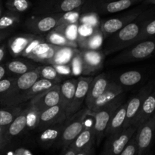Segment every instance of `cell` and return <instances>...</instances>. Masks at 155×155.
<instances>
[{"instance_id":"cell-33","label":"cell","mask_w":155,"mask_h":155,"mask_svg":"<svg viewBox=\"0 0 155 155\" xmlns=\"http://www.w3.org/2000/svg\"><path fill=\"white\" fill-rule=\"evenodd\" d=\"M143 78V75L139 71H129L118 76L116 83L121 86H133L140 83Z\"/></svg>"},{"instance_id":"cell-9","label":"cell","mask_w":155,"mask_h":155,"mask_svg":"<svg viewBox=\"0 0 155 155\" xmlns=\"http://www.w3.org/2000/svg\"><path fill=\"white\" fill-rule=\"evenodd\" d=\"M61 14H50L32 16L25 21V27L35 35L47 34L57 27Z\"/></svg>"},{"instance_id":"cell-36","label":"cell","mask_w":155,"mask_h":155,"mask_svg":"<svg viewBox=\"0 0 155 155\" xmlns=\"http://www.w3.org/2000/svg\"><path fill=\"white\" fill-rule=\"evenodd\" d=\"M27 117H26V130H33L37 128L39 116L41 112L33 106L29 105L27 107Z\"/></svg>"},{"instance_id":"cell-7","label":"cell","mask_w":155,"mask_h":155,"mask_svg":"<svg viewBox=\"0 0 155 155\" xmlns=\"http://www.w3.org/2000/svg\"><path fill=\"white\" fill-rule=\"evenodd\" d=\"M137 127L131 126L122 131L107 136V140L100 155H119L134 136Z\"/></svg>"},{"instance_id":"cell-12","label":"cell","mask_w":155,"mask_h":155,"mask_svg":"<svg viewBox=\"0 0 155 155\" xmlns=\"http://www.w3.org/2000/svg\"><path fill=\"white\" fill-rule=\"evenodd\" d=\"M135 136L138 145V155H145L149 151L155 136V113L138 127Z\"/></svg>"},{"instance_id":"cell-20","label":"cell","mask_w":155,"mask_h":155,"mask_svg":"<svg viewBox=\"0 0 155 155\" xmlns=\"http://www.w3.org/2000/svg\"><path fill=\"white\" fill-rule=\"evenodd\" d=\"M124 92V89L123 86L117 83L116 82L110 81L105 90L103 93L95 100L93 105L92 106L89 112H95L99 110L103 106L106 105L109 102L114 100L118 96Z\"/></svg>"},{"instance_id":"cell-35","label":"cell","mask_w":155,"mask_h":155,"mask_svg":"<svg viewBox=\"0 0 155 155\" xmlns=\"http://www.w3.org/2000/svg\"><path fill=\"white\" fill-rule=\"evenodd\" d=\"M22 110L23 108L20 105L5 107V108L0 109V126L8 127Z\"/></svg>"},{"instance_id":"cell-55","label":"cell","mask_w":155,"mask_h":155,"mask_svg":"<svg viewBox=\"0 0 155 155\" xmlns=\"http://www.w3.org/2000/svg\"><path fill=\"white\" fill-rule=\"evenodd\" d=\"M89 155H95V148H94V147L92 148V150H91Z\"/></svg>"},{"instance_id":"cell-32","label":"cell","mask_w":155,"mask_h":155,"mask_svg":"<svg viewBox=\"0 0 155 155\" xmlns=\"http://www.w3.org/2000/svg\"><path fill=\"white\" fill-rule=\"evenodd\" d=\"M21 15L17 12L7 11L0 17V31H10L20 24Z\"/></svg>"},{"instance_id":"cell-26","label":"cell","mask_w":155,"mask_h":155,"mask_svg":"<svg viewBox=\"0 0 155 155\" xmlns=\"http://www.w3.org/2000/svg\"><path fill=\"white\" fill-rule=\"evenodd\" d=\"M126 110H127V101L123 103L114 114L106 129V137L124 130V125L126 120Z\"/></svg>"},{"instance_id":"cell-30","label":"cell","mask_w":155,"mask_h":155,"mask_svg":"<svg viewBox=\"0 0 155 155\" xmlns=\"http://www.w3.org/2000/svg\"><path fill=\"white\" fill-rule=\"evenodd\" d=\"M78 50L79 48L60 46L54 54V57L50 60L48 64L69 65L73 57Z\"/></svg>"},{"instance_id":"cell-41","label":"cell","mask_w":155,"mask_h":155,"mask_svg":"<svg viewBox=\"0 0 155 155\" xmlns=\"http://www.w3.org/2000/svg\"><path fill=\"white\" fill-rule=\"evenodd\" d=\"M99 16L98 14L93 12H85L81 14L79 19V24H86L90 27L98 28L100 25Z\"/></svg>"},{"instance_id":"cell-59","label":"cell","mask_w":155,"mask_h":155,"mask_svg":"<svg viewBox=\"0 0 155 155\" xmlns=\"http://www.w3.org/2000/svg\"><path fill=\"white\" fill-rule=\"evenodd\" d=\"M105 1H107V0H105Z\"/></svg>"},{"instance_id":"cell-27","label":"cell","mask_w":155,"mask_h":155,"mask_svg":"<svg viewBox=\"0 0 155 155\" xmlns=\"http://www.w3.org/2000/svg\"><path fill=\"white\" fill-rule=\"evenodd\" d=\"M77 79L71 78L64 80L59 84L60 86V104L66 110L71 105L77 87Z\"/></svg>"},{"instance_id":"cell-40","label":"cell","mask_w":155,"mask_h":155,"mask_svg":"<svg viewBox=\"0 0 155 155\" xmlns=\"http://www.w3.org/2000/svg\"><path fill=\"white\" fill-rule=\"evenodd\" d=\"M83 12V6H82L81 8H79L76 9V10L62 13L60 19H59L58 26L61 25V24H70L79 23V19H80V15H81Z\"/></svg>"},{"instance_id":"cell-13","label":"cell","mask_w":155,"mask_h":155,"mask_svg":"<svg viewBox=\"0 0 155 155\" xmlns=\"http://www.w3.org/2000/svg\"><path fill=\"white\" fill-rule=\"evenodd\" d=\"M141 13H142L141 9H135L131 12H127L122 16H118L117 18H110L101 21L99 29L102 33L104 39H107L114 33L122 29L124 26L134 21Z\"/></svg>"},{"instance_id":"cell-25","label":"cell","mask_w":155,"mask_h":155,"mask_svg":"<svg viewBox=\"0 0 155 155\" xmlns=\"http://www.w3.org/2000/svg\"><path fill=\"white\" fill-rule=\"evenodd\" d=\"M56 84H60V83H57L55 82L45 80V79L39 78L28 90L24 92V95L20 98L19 104H21L22 103L26 102V101H29L36 95H39V94L42 93V92L52 88Z\"/></svg>"},{"instance_id":"cell-2","label":"cell","mask_w":155,"mask_h":155,"mask_svg":"<svg viewBox=\"0 0 155 155\" xmlns=\"http://www.w3.org/2000/svg\"><path fill=\"white\" fill-rule=\"evenodd\" d=\"M39 79V76L36 68L16 77L11 89L0 96V104L5 107L19 106V101L21 96Z\"/></svg>"},{"instance_id":"cell-58","label":"cell","mask_w":155,"mask_h":155,"mask_svg":"<svg viewBox=\"0 0 155 155\" xmlns=\"http://www.w3.org/2000/svg\"><path fill=\"white\" fill-rule=\"evenodd\" d=\"M0 2H1V0H0Z\"/></svg>"},{"instance_id":"cell-42","label":"cell","mask_w":155,"mask_h":155,"mask_svg":"<svg viewBox=\"0 0 155 155\" xmlns=\"http://www.w3.org/2000/svg\"><path fill=\"white\" fill-rule=\"evenodd\" d=\"M69 65L71 68L73 77H77V76L82 75V63L81 57H80V48L77 51V52L74 54Z\"/></svg>"},{"instance_id":"cell-18","label":"cell","mask_w":155,"mask_h":155,"mask_svg":"<svg viewBox=\"0 0 155 155\" xmlns=\"http://www.w3.org/2000/svg\"><path fill=\"white\" fill-rule=\"evenodd\" d=\"M64 125L65 122L61 123L40 130L37 137V142L39 145L45 148H48L57 145L61 139Z\"/></svg>"},{"instance_id":"cell-21","label":"cell","mask_w":155,"mask_h":155,"mask_svg":"<svg viewBox=\"0 0 155 155\" xmlns=\"http://www.w3.org/2000/svg\"><path fill=\"white\" fill-rule=\"evenodd\" d=\"M95 144V136L94 132L93 124L89 126H85L83 131L78 135L74 142L69 147L75 150L76 151H83L87 148L94 147Z\"/></svg>"},{"instance_id":"cell-16","label":"cell","mask_w":155,"mask_h":155,"mask_svg":"<svg viewBox=\"0 0 155 155\" xmlns=\"http://www.w3.org/2000/svg\"><path fill=\"white\" fill-rule=\"evenodd\" d=\"M66 120V110L60 104H57L41 112L36 129L40 131L50 126L65 122Z\"/></svg>"},{"instance_id":"cell-43","label":"cell","mask_w":155,"mask_h":155,"mask_svg":"<svg viewBox=\"0 0 155 155\" xmlns=\"http://www.w3.org/2000/svg\"><path fill=\"white\" fill-rule=\"evenodd\" d=\"M119 155H138V145L135 134Z\"/></svg>"},{"instance_id":"cell-54","label":"cell","mask_w":155,"mask_h":155,"mask_svg":"<svg viewBox=\"0 0 155 155\" xmlns=\"http://www.w3.org/2000/svg\"><path fill=\"white\" fill-rule=\"evenodd\" d=\"M2 11H3V6L2 5V3L0 2V17H1V15H2Z\"/></svg>"},{"instance_id":"cell-4","label":"cell","mask_w":155,"mask_h":155,"mask_svg":"<svg viewBox=\"0 0 155 155\" xmlns=\"http://www.w3.org/2000/svg\"><path fill=\"white\" fill-rule=\"evenodd\" d=\"M155 55V38L134 44L124 49L120 54L112 58L114 64H123L139 61Z\"/></svg>"},{"instance_id":"cell-1","label":"cell","mask_w":155,"mask_h":155,"mask_svg":"<svg viewBox=\"0 0 155 155\" xmlns=\"http://www.w3.org/2000/svg\"><path fill=\"white\" fill-rule=\"evenodd\" d=\"M151 19L148 13H141L134 21L124 26L112 36L107 38L104 48L105 54H110L122 51L134 44L145 23Z\"/></svg>"},{"instance_id":"cell-52","label":"cell","mask_w":155,"mask_h":155,"mask_svg":"<svg viewBox=\"0 0 155 155\" xmlns=\"http://www.w3.org/2000/svg\"><path fill=\"white\" fill-rule=\"evenodd\" d=\"M6 130H7V127H2V126H0V135L5 134Z\"/></svg>"},{"instance_id":"cell-29","label":"cell","mask_w":155,"mask_h":155,"mask_svg":"<svg viewBox=\"0 0 155 155\" xmlns=\"http://www.w3.org/2000/svg\"><path fill=\"white\" fill-rule=\"evenodd\" d=\"M5 65L7 73H11L16 76L22 75L28 71L34 70L37 67L33 62L22 59H14L7 62Z\"/></svg>"},{"instance_id":"cell-10","label":"cell","mask_w":155,"mask_h":155,"mask_svg":"<svg viewBox=\"0 0 155 155\" xmlns=\"http://www.w3.org/2000/svg\"><path fill=\"white\" fill-rule=\"evenodd\" d=\"M82 76H91L101 71L104 66L105 54L101 50L80 49Z\"/></svg>"},{"instance_id":"cell-14","label":"cell","mask_w":155,"mask_h":155,"mask_svg":"<svg viewBox=\"0 0 155 155\" xmlns=\"http://www.w3.org/2000/svg\"><path fill=\"white\" fill-rule=\"evenodd\" d=\"M92 79H93V77H91V76H80L77 78V87H76L74 98H73L71 105L69 106L66 111L67 119L82 108V106L85 102L86 95H87L89 84Z\"/></svg>"},{"instance_id":"cell-6","label":"cell","mask_w":155,"mask_h":155,"mask_svg":"<svg viewBox=\"0 0 155 155\" xmlns=\"http://www.w3.org/2000/svg\"><path fill=\"white\" fill-rule=\"evenodd\" d=\"M142 0H88L83 11L93 12L97 14H113L127 10Z\"/></svg>"},{"instance_id":"cell-19","label":"cell","mask_w":155,"mask_h":155,"mask_svg":"<svg viewBox=\"0 0 155 155\" xmlns=\"http://www.w3.org/2000/svg\"><path fill=\"white\" fill-rule=\"evenodd\" d=\"M59 47L60 46L52 45L44 41L35 46L27 58L31 59L35 62L48 64L50 60L54 57Z\"/></svg>"},{"instance_id":"cell-49","label":"cell","mask_w":155,"mask_h":155,"mask_svg":"<svg viewBox=\"0 0 155 155\" xmlns=\"http://www.w3.org/2000/svg\"><path fill=\"white\" fill-rule=\"evenodd\" d=\"M64 155H75L76 153H77V151H75L74 149H73V148H71V147H68L67 149L64 150Z\"/></svg>"},{"instance_id":"cell-34","label":"cell","mask_w":155,"mask_h":155,"mask_svg":"<svg viewBox=\"0 0 155 155\" xmlns=\"http://www.w3.org/2000/svg\"><path fill=\"white\" fill-rule=\"evenodd\" d=\"M36 71L39 74V78L51 80L57 83H61L64 77L61 75L57 70L51 64H44L36 67Z\"/></svg>"},{"instance_id":"cell-48","label":"cell","mask_w":155,"mask_h":155,"mask_svg":"<svg viewBox=\"0 0 155 155\" xmlns=\"http://www.w3.org/2000/svg\"><path fill=\"white\" fill-rule=\"evenodd\" d=\"M6 74H7V70H6L5 65L0 64V80L5 78Z\"/></svg>"},{"instance_id":"cell-37","label":"cell","mask_w":155,"mask_h":155,"mask_svg":"<svg viewBox=\"0 0 155 155\" xmlns=\"http://www.w3.org/2000/svg\"><path fill=\"white\" fill-rule=\"evenodd\" d=\"M32 3L30 0H7L5 7L8 10L17 13H23L30 8Z\"/></svg>"},{"instance_id":"cell-38","label":"cell","mask_w":155,"mask_h":155,"mask_svg":"<svg viewBox=\"0 0 155 155\" xmlns=\"http://www.w3.org/2000/svg\"><path fill=\"white\" fill-rule=\"evenodd\" d=\"M155 36V18L149 19L142 27L140 33L135 40L134 44L146 40ZM133 44V45H134Z\"/></svg>"},{"instance_id":"cell-24","label":"cell","mask_w":155,"mask_h":155,"mask_svg":"<svg viewBox=\"0 0 155 155\" xmlns=\"http://www.w3.org/2000/svg\"><path fill=\"white\" fill-rule=\"evenodd\" d=\"M104 40L102 33L99 28H97L88 36H77V43L80 49L99 50Z\"/></svg>"},{"instance_id":"cell-39","label":"cell","mask_w":155,"mask_h":155,"mask_svg":"<svg viewBox=\"0 0 155 155\" xmlns=\"http://www.w3.org/2000/svg\"><path fill=\"white\" fill-rule=\"evenodd\" d=\"M78 27L79 23L70 24H61V25H59L57 27H55L54 30L61 32L67 38L77 42V36H78Z\"/></svg>"},{"instance_id":"cell-5","label":"cell","mask_w":155,"mask_h":155,"mask_svg":"<svg viewBox=\"0 0 155 155\" xmlns=\"http://www.w3.org/2000/svg\"><path fill=\"white\" fill-rule=\"evenodd\" d=\"M89 110L87 107H82L80 110L66 120L61 139L56 145L58 147H61L65 150L70 146L85 128L86 118L89 116Z\"/></svg>"},{"instance_id":"cell-44","label":"cell","mask_w":155,"mask_h":155,"mask_svg":"<svg viewBox=\"0 0 155 155\" xmlns=\"http://www.w3.org/2000/svg\"><path fill=\"white\" fill-rule=\"evenodd\" d=\"M15 77H5L0 80V96L7 92L13 85Z\"/></svg>"},{"instance_id":"cell-53","label":"cell","mask_w":155,"mask_h":155,"mask_svg":"<svg viewBox=\"0 0 155 155\" xmlns=\"http://www.w3.org/2000/svg\"><path fill=\"white\" fill-rule=\"evenodd\" d=\"M145 4H152L155 5V0H145Z\"/></svg>"},{"instance_id":"cell-45","label":"cell","mask_w":155,"mask_h":155,"mask_svg":"<svg viewBox=\"0 0 155 155\" xmlns=\"http://www.w3.org/2000/svg\"><path fill=\"white\" fill-rule=\"evenodd\" d=\"M58 72L63 77H73L70 65H53Z\"/></svg>"},{"instance_id":"cell-8","label":"cell","mask_w":155,"mask_h":155,"mask_svg":"<svg viewBox=\"0 0 155 155\" xmlns=\"http://www.w3.org/2000/svg\"><path fill=\"white\" fill-rule=\"evenodd\" d=\"M88 0H44L36 7L37 15L61 14L81 8Z\"/></svg>"},{"instance_id":"cell-31","label":"cell","mask_w":155,"mask_h":155,"mask_svg":"<svg viewBox=\"0 0 155 155\" xmlns=\"http://www.w3.org/2000/svg\"><path fill=\"white\" fill-rule=\"evenodd\" d=\"M45 40L46 42L54 45H58V46H65L78 48L77 42L69 39L63 33L56 30H53L47 33Z\"/></svg>"},{"instance_id":"cell-47","label":"cell","mask_w":155,"mask_h":155,"mask_svg":"<svg viewBox=\"0 0 155 155\" xmlns=\"http://www.w3.org/2000/svg\"><path fill=\"white\" fill-rule=\"evenodd\" d=\"M6 54V45L5 44H2L0 45V64L5 58V56Z\"/></svg>"},{"instance_id":"cell-51","label":"cell","mask_w":155,"mask_h":155,"mask_svg":"<svg viewBox=\"0 0 155 155\" xmlns=\"http://www.w3.org/2000/svg\"><path fill=\"white\" fill-rule=\"evenodd\" d=\"M92 148H93V147H92ZM92 148H87V149H85L83 150V151H77L75 155H89V153H90L91 150H92Z\"/></svg>"},{"instance_id":"cell-50","label":"cell","mask_w":155,"mask_h":155,"mask_svg":"<svg viewBox=\"0 0 155 155\" xmlns=\"http://www.w3.org/2000/svg\"><path fill=\"white\" fill-rule=\"evenodd\" d=\"M9 34L10 31H0V42L4 40Z\"/></svg>"},{"instance_id":"cell-17","label":"cell","mask_w":155,"mask_h":155,"mask_svg":"<svg viewBox=\"0 0 155 155\" xmlns=\"http://www.w3.org/2000/svg\"><path fill=\"white\" fill-rule=\"evenodd\" d=\"M110 81L108 77L104 73L98 74L95 77H93L89 84V90L85 100L86 107L89 110H90L95 100L105 90Z\"/></svg>"},{"instance_id":"cell-57","label":"cell","mask_w":155,"mask_h":155,"mask_svg":"<svg viewBox=\"0 0 155 155\" xmlns=\"http://www.w3.org/2000/svg\"><path fill=\"white\" fill-rule=\"evenodd\" d=\"M154 87H155V81L154 82Z\"/></svg>"},{"instance_id":"cell-22","label":"cell","mask_w":155,"mask_h":155,"mask_svg":"<svg viewBox=\"0 0 155 155\" xmlns=\"http://www.w3.org/2000/svg\"><path fill=\"white\" fill-rule=\"evenodd\" d=\"M36 36L33 33H22L11 37L7 43L10 54L15 58L22 55L23 51Z\"/></svg>"},{"instance_id":"cell-3","label":"cell","mask_w":155,"mask_h":155,"mask_svg":"<svg viewBox=\"0 0 155 155\" xmlns=\"http://www.w3.org/2000/svg\"><path fill=\"white\" fill-rule=\"evenodd\" d=\"M125 101V95L121 94L120 96L109 102L106 105L95 112H89V115L92 116L94 119L93 128L95 132V144L99 146L101 140L105 136V131L110 119L117 109Z\"/></svg>"},{"instance_id":"cell-11","label":"cell","mask_w":155,"mask_h":155,"mask_svg":"<svg viewBox=\"0 0 155 155\" xmlns=\"http://www.w3.org/2000/svg\"><path fill=\"white\" fill-rule=\"evenodd\" d=\"M154 88V83H149L142 88L128 101H127L126 120L124 125V130L133 126L135 118L139 113L144 100L152 92Z\"/></svg>"},{"instance_id":"cell-56","label":"cell","mask_w":155,"mask_h":155,"mask_svg":"<svg viewBox=\"0 0 155 155\" xmlns=\"http://www.w3.org/2000/svg\"><path fill=\"white\" fill-rule=\"evenodd\" d=\"M145 155H151V153L149 152V151H148V152H147L146 154H145Z\"/></svg>"},{"instance_id":"cell-15","label":"cell","mask_w":155,"mask_h":155,"mask_svg":"<svg viewBox=\"0 0 155 155\" xmlns=\"http://www.w3.org/2000/svg\"><path fill=\"white\" fill-rule=\"evenodd\" d=\"M60 86L56 84L48 90L36 95L29 101V105L42 112L49 107L60 104Z\"/></svg>"},{"instance_id":"cell-28","label":"cell","mask_w":155,"mask_h":155,"mask_svg":"<svg viewBox=\"0 0 155 155\" xmlns=\"http://www.w3.org/2000/svg\"><path fill=\"white\" fill-rule=\"evenodd\" d=\"M27 110V108L23 109L20 112L19 114L12 121V124L7 127V130L5 132V136L10 140L12 138H15L20 136L21 133H23L26 130Z\"/></svg>"},{"instance_id":"cell-46","label":"cell","mask_w":155,"mask_h":155,"mask_svg":"<svg viewBox=\"0 0 155 155\" xmlns=\"http://www.w3.org/2000/svg\"><path fill=\"white\" fill-rule=\"evenodd\" d=\"M11 140L8 137H6L5 134L0 135V151L4 149L9 143Z\"/></svg>"},{"instance_id":"cell-23","label":"cell","mask_w":155,"mask_h":155,"mask_svg":"<svg viewBox=\"0 0 155 155\" xmlns=\"http://www.w3.org/2000/svg\"><path fill=\"white\" fill-rule=\"evenodd\" d=\"M155 113V87L152 92L145 98L139 113L136 115L133 126L139 127L143 123L148 120Z\"/></svg>"}]
</instances>
